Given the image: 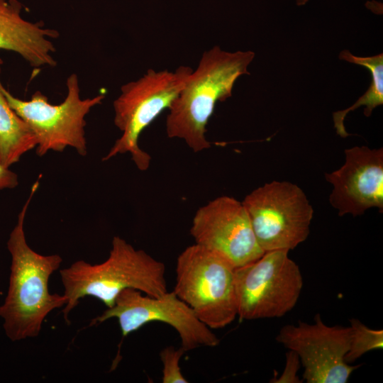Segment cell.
I'll list each match as a JSON object with an SVG mask.
<instances>
[{"label": "cell", "instance_id": "obj_15", "mask_svg": "<svg viewBox=\"0 0 383 383\" xmlns=\"http://www.w3.org/2000/svg\"><path fill=\"white\" fill-rule=\"evenodd\" d=\"M339 57L340 60L367 67L372 74V82L367 91L351 106L333 113L334 128L336 133L342 138L349 135L344 126L346 115L361 106H365L364 114L369 117L373 109L383 104V55L382 53L371 57H357L347 50H343Z\"/></svg>", "mask_w": 383, "mask_h": 383}, {"label": "cell", "instance_id": "obj_2", "mask_svg": "<svg viewBox=\"0 0 383 383\" xmlns=\"http://www.w3.org/2000/svg\"><path fill=\"white\" fill-rule=\"evenodd\" d=\"M252 51L227 52L214 46L204 52L178 96L169 109L166 131L171 138L183 140L194 152L210 148L206 125L218 101L231 96L237 79L249 74Z\"/></svg>", "mask_w": 383, "mask_h": 383}, {"label": "cell", "instance_id": "obj_3", "mask_svg": "<svg viewBox=\"0 0 383 383\" xmlns=\"http://www.w3.org/2000/svg\"><path fill=\"white\" fill-rule=\"evenodd\" d=\"M111 244L104 262L91 265L81 260L60 270L63 294L67 299L62 309L66 320L79 299L85 296L95 297L111 308L126 289L155 297L167 292L163 262L135 249L119 236H114Z\"/></svg>", "mask_w": 383, "mask_h": 383}, {"label": "cell", "instance_id": "obj_19", "mask_svg": "<svg viewBox=\"0 0 383 383\" xmlns=\"http://www.w3.org/2000/svg\"><path fill=\"white\" fill-rule=\"evenodd\" d=\"M18 184V175L0 164V190L13 189Z\"/></svg>", "mask_w": 383, "mask_h": 383}, {"label": "cell", "instance_id": "obj_12", "mask_svg": "<svg viewBox=\"0 0 383 383\" xmlns=\"http://www.w3.org/2000/svg\"><path fill=\"white\" fill-rule=\"evenodd\" d=\"M333 185L329 201L338 216L383 210V148L355 146L345 150V162L325 175Z\"/></svg>", "mask_w": 383, "mask_h": 383}, {"label": "cell", "instance_id": "obj_8", "mask_svg": "<svg viewBox=\"0 0 383 383\" xmlns=\"http://www.w3.org/2000/svg\"><path fill=\"white\" fill-rule=\"evenodd\" d=\"M264 252L294 249L306 240L313 209L304 191L287 181H272L242 201Z\"/></svg>", "mask_w": 383, "mask_h": 383}, {"label": "cell", "instance_id": "obj_14", "mask_svg": "<svg viewBox=\"0 0 383 383\" xmlns=\"http://www.w3.org/2000/svg\"><path fill=\"white\" fill-rule=\"evenodd\" d=\"M2 86L0 82V164L10 167L35 148L37 142L27 123L10 106Z\"/></svg>", "mask_w": 383, "mask_h": 383}, {"label": "cell", "instance_id": "obj_9", "mask_svg": "<svg viewBox=\"0 0 383 383\" xmlns=\"http://www.w3.org/2000/svg\"><path fill=\"white\" fill-rule=\"evenodd\" d=\"M112 318L118 319L123 338L150 322L160 321L177 331L185 352L201 346L215 347L219 343L211 329L200 321L173 291L155 297L143 295L134 289H124L114 305L94 318L89 326Z\"/></svg>", "mask_w": 383, "mask_h": 383}, {"label": "cell", "instance_id": "obj_11", "mask_svg": "<svg viewBox=\"0 0 383 383\" xmlns=\"http://www.w3.org/2000/svg\"><path fill=\"white\" fill-rule=\"evenodd\" d=\"M190 233L195 243L222 257L235 268L265 252L254 234L242 202L222 196L200 207L194 216Z\"/></svg>", "mask_w": 383, "mask_h": 383}, {"label": "cell", "instance_id": "obj_18", "mask_svg": "<svg viewBox=\"0 0 383 383\" xmlns=\"http://www.w3.org/2000/svg\"><path fill=\"white\" fill-rule=\"evenodd\" d=\"M300 366V360L297 354L289 350L286 354V366L284 372L279 377L272 379V382H290L297 383L301 382L299 377L296 375L297 371Z\"/></svg>", "mask_w": 383, "mask_h": 383}, {"label": "cell", "instance_id": "obj_6", "mask_svg": "<svg viewBox=\"0 0 383 383\" xmlns=\"http://www.w3.org/2000/svg\"><path fill=\"white\" fill-rule=\"evenodd\" d=\"M67 94L59 104H52L40 91L30 100H22L12 95L4 86V94L10 106L27 123L33 133L39 157L49 151L63 152L67 147L74 148L79 155L87 153L85 138V116L91 109L101 104L104 94L81 99L79 79L71 74L67 79Z\"/></svg>", "mask_w": 383, "mask_h": 383}, {"label": "cell", "instance_id": "obj_4", "mask_svg": "<svg viewBox=\"0 0 383 383\" xmlns=\"http://www.w3.org/2000/svg\"><path fill=\"white\" fill-rule=\"evenodd\" d=\"M192 71L188 66H179L174 72L150 69L138 79L123 85L113 101L114 124L122 134L102 160L130 153L138 169L147 170L151 157L140 148L139 137L164 110L170 109Z\"/></svg>", "mask_w": 383, "mask_h": 383}, {"label": "cell", "instance_id": "obj_1", "mask_svg": "<svg viewBox=\"0 0 383 383\" xmlns=\"http://www.w3.org/2000/svg\"><path fill=\"white\" fill-rule=\"evenodd\" d=\"M38 186V179L7 241L11 256V273L7 294L0 306V317L6 335L11 341L38 336L46 316L67 303L64 294H50L48 287L50 277L59 269L62 257L57 254L43 255L36 252L26 239L24 221Z\"/></svg>", "mask_w": 383, "mask_h": 383}, {"label": "cell", "instance_id": "obj_7", "mask_svg": "<svg viewBox=\"0 0 383 383\" xmlns=\"http://www.w3.org/2000/svg\"><path fill=\"white\" fill-rule=\"evenodd\" d=\"M289 250L266 251L235 268L238 316L240 320L280 318L296 304L303 287L298 265Z\"/></svg>", "mask_w": 383, "mask_h": 383}, {"label": "cell", "instance_id": "obj_13", "mask_svg": "<svg viewBox=\"0 0 383 383\" xmlns=\"http://www.w3.org/2000/svg\"><path fill=\"white\" fill-rule=\"evenodd\" d=\"M21 9L16 0H0V50L18 54L33 67L56 66L50 38H57L59 32L25 20Z\"/></svg>", "mask_w": 383, "mask_h": 383}, {"label": "cell", "instance_id": "obj_17", "mask_svg": "<svg viewBox=\"0 0 383 383\" xmlns=\"http://www.w3.org/2000/svg\"><path fill=\"white\" fill-rule=\"evenodd\" d=\"M185 353L180 347L175 349L172 346L164 348L160 353L162 363V382L163 383H187L188 381L181 372L179 361Z\"/></svg>", "mask_w": 383, "mask_h": 383}, {"label": "cell", "instance_id": "obj_5", "mask_svg": "<svg viewBox=\"0 0 383 383\" xmlns=\"http://www.w3.org/2000/svg\"><path fill=\"white\" fill-rule=\"evenodd\" d=\"M173 292L211 330L226 327L238 316L235 267L196 243L177 257Z\"/></svg>", "mask_w": 383, "mask_h": 383}, {"label": "cell", "instance_id": "obj_10", "mask_svg": "<svg viewBox=\"0 0 383 383\" xmlns=\"http://www.w3.org/2000/svg\"><path fill=\"white\" fill-rule=\"evenodd\" d=\"M350 337V326H327L317 313L313 324L283 326L276 340L297 354L307 383H345L359 367L345 360Z\"/></svg>", "mask_w": 383, "mask_h": 383}, {"label": "cell", "instance_id": "obj_16", "mask_svg": "<svg viewBox=\"0 0 383 383\" xmlns=\"http://www.w3.org/2000/svg\"><path fill=\"white\" fill-rule=\"evenodd\" d=\"M350 322L349 349L345 356L347 363H353L370 350L383 348V330L369 328L357 318Z\"/></svg>", "mask_w": 383, "mask_h": 383}, {"label": "cell", "instance_id": "obj_20", "mask_svg": "<svg viewBox=\"0 0 383 383\" xmlns=\"http://www.w3.org/2000/svg\"><path fill=\"white\" fill-rule=\"evenodd\" d=\"M309 0H296V3L298 4V5H304L306 3H307Z\"/></svg>", "mask_w": 383, "mask_h": 383}]
</instances>
